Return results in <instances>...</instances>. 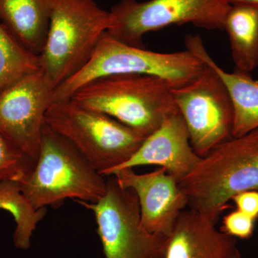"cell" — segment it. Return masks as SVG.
Wrapping results in <instances>:
<instances>
[{"instance_id": "12", "label": "cell", "mask_w": 258, "mask_h": 258, "mask_svg": "<svg viewBox=\"0 0 258 258\" xmlns=\"http://www.w3.org/2000/svg\"><path fill=\"white\" fill-rule=\"evenodd\" d=\"M201 159L191 147L187 127L178 110L145 139L130 159L107 176L125 168L158 165L166 169L179 182L194 170Z\"/></svg>"}, {"instance_id": "3", "label": "cell", "mask_w": 258, "mask_h": 258, "mask_svg": "<svg viewBox=\"0 0 258 258\" xmlns=\"http://www.w3.org/2000/svg\"><path fill=\"white\" fill-rule=\"evenodd\" d=\"M103 176L45 123L38 159L18 183L25 198L38 210L59 206L69 198L96 203L106 192Z\"/></svg>"}, {"instance_id": "7", "label": "cell", "mask_w": 258, "mask_h": 258, "mask_svg": "<svg viewBox=\"0 0 258 258\" xmlns=\"http://www.w3.org/2000/svg\"><path fill=\"white\" fill-rule=\"evenodd\" d=\"M230 6L227 0H120L109 11L107 32L128 45L144 47V35L172 25L223 30Z\"/></svg>"}, {"instance_id": "17", "label": "cell", "mask_w": 258, "mask_h": 258, "mask_svg": "<svg viewBox=\"0 0 258 258\" xmlns=\"http://www.w3.org/2000/svg\"><path fill=\"white\" fill-rule=\"evenodd\" d=\"M0 210L9 212L14 217L15 247L24 250L30 248L32 233L46 215V208L35 210L22 192L18 181L5 180L0 181Z\"/></svg>"}, {"instance_id": "5", "label": "cell", "mask_w": 258, "mask_h": 258, "mask_svg": "<svg viewBox=\"0 0 258 258\" xmlns=\"http://www.w3.org/2000/svg\"><path fill=\"white\" fill-rule=\"evenodd\" d=\"M109 11L95 0H52L40 66L54 90L84 67L107 32Z\"/></svg>"}, {"instance_id": "19", "label": "cell", "mask_w": 258, "mask_h": 258, "mask_svg": "<svg viewBox=\"0 0 258 258\" xmlns=\"http://www.w3.org/2000/svg\"><path fill=\"white\" fill-rule=\"evenodd\" d=\"M33 162L8 142L0 132V181H18L33 168Z\"/></svg>"}, {"instance_id": "13", "label": "cell", "mask_w": 258, "mask_h": 258, "mask_svg": "<svg viewBox=\"0 0 258 258\" xmlns=\"http://www.w3.org/2000/svg\"><path fill=\"white\" fill-rule=\"evenodd\" d=\"M164 258H242L235 237L193 210H183L166 240Z\"/></svg>"}, {"instance_id": "6", "label": "cell", "mask_w": 258, "mask_h": 258, "mask_svg": "<svg viewBox=\"0 0 258 258\" xmlns=\"http://www.w3.org/2000/svg\"><path fill=\"white\" fill-rule=\"evenodd\" d=\"M45 123L103 176L130 159L146 139L109 115L71 99L52 102Z\"/></svg>"}, {"instance_id": "21", "label": "cell", "mask_w": 258, "mask_h": 258, "mask_svg": "<svg viewBox=\"0 0 258 258\" xmlns=\"http://www.w3.org/2000/svg\"><path fill=\"white\" fill-rule=\"evenodd\" d=\"M237 210L243 212L254 220L258 218V191L248 190L237 194L232 198Z\"/></svg>"}, {"instance_id": "15", "label": "cell", "mask_w": 258, "mask_h": 258, "mask_svg": "<svg viewBox=\"0 0 258 258\" xmlns=\"http://www.w3.org/2000/svg\"><path fill=\"white\" fill-rule=\"evenodd\" d=\"M52 8V0H0V22L25 48L40 55Z\"/></svg>"}, {"instance_id": "16", "label": "cell", "mask_w": 258, "mask_h": 258, "mask_svg": "<svg viewBox=\"0 0 258 258\" xmlns=\"http://www.w3.org/2000/svg\"><path fill=\"white\" fill-rule=\"evenodd\" d=\"M236 71L249 73L258 66V7L230 5L223 21Z\"/></svg>"}, {"instance_id": "22", "label": "cell", "mask_w": 258, "mask_h": 258, "mask_svg": "<svg viewBox=\"0 0 258 258\" xmlns=\"http://www.w3.org/2000/svg\"><path fill=\"white\" fill-rule=\"evenodd\" d=\"M230 5L244 4L258 7V0H227Z\"/></svg>"}, {"instance_id": "1", "label": "cell", "mask_w": 258, "mask_h": 258, "mask_svg": "<svg viewBox=\"0 0 258 258\" xmlns=\"http://www.w3.org/2000/svg\"><path fill=\"white\" fill-rule=\"evenodd\" d=\"M178 185L190 210L216 225L235 195L258 189V128L217 145Z\"/></svg>"}, {"instance_id": "18", "label": "cell", "mask_w": 258, "mask_h": 258, "mask_svg": "<svg viewBox=\"0 0 258 258\" xmlns=\"http://www.w3.org/2000/svg\"><path fill=\"white\" fill-rule=\"evenodd\" d=\"M40 69V55L25 48L0 22V92Z\"/></svg>"}, {"instance_id": "9", "label": "cell", "mask_w": 258, "mask_h": 258, "mask_svg": "<svg viewBox=\"0 0 258 258\" xmlns=\"http://www.w3.org/2000/svg\"><path fill=\"white\" fill-rule=\"evenodd\" d=\"M203 61V60H202ZM202 74L191 83L172 88V96L189 132L190 144L200 157L232 139L234 109L225 83L203 61Z\"/></svg>"}, {"instance_id": "10", "label": "cell", "mask_w": 258, "mask_h": 258, "mask_svg": "<svg viewBox=\"0 0 258 258\" xmlns=\"http://www.w3.org/2000/svg\"><path fill=\"white\" fill-rule=\"evenodd\" d=\"M53 89L40 69L0 92V132L35 164Z\"/></svg>"}, {"instance_id": "8", "label": "cell", "mask_w": 258, "mask_h": 258, "mask_svg": "<svg viewBox=\"0 0 258 258\" xmlns=\"http://www.w3.org/2000/svg\"><path fill=\"white\" fill-rule=\"evenodd\" d=\"M111 176L98 202L76 201L94 214L105 258H164L167 237L144 228L137 194Z\"/></svg>"}, {"instance_id": "2", "label": "cell", "mask_w": 258, "mask_h": 258, "mask_svg": "<svg viewBox=\"0 0 258 258\" xmlns=\"http://www.w3.org/2000/svg\"><path fill=\"white\" fill-rule=\"evenodd\" d=\"M172 88L156 76L114 75L87 83L69 99L109 115L147 138L178 111Z\"/></svg>"}, {"instance_id": "20", "label": "cell", "mask_w": 258, "mask_h": 258, "mask_svg": "<svg viewBox=\"0 0 258 258\" xmlns=\"http://www.w3.org/2000/svg\"><path fill=\"white\" fill-rule=\"evenodd\" d=\"M254 222L253 218L237 210L224 217L221 231L231 237L248 239L253 235Z\"/></svg>"}, {"instance_id": "4", "label": "cell", "mask_w": 258, "mask_h": 258, "mask_svg": "<svg viewBox=\"0 0 258 258\" xmlns=\"http://www.w3.org/2000/svg\"><path fill=\"white\" fill-rule=\"evenodd\" d=\"M204 68L203 61L188 50L154 52L119 41L106 32L84 67L54 90L52 102L69 99L87 83L114 75L156 76L172 88L181 87L196 79Z\"/></svg>"}, {"instance_id": "11", "label": "cell", "mask_w": 258, "mask_h": 258, "mask_svg": "<svg viewBox=\"0 0 258 258\" xmlns=\"http://www.w3.org/2000/svg\"><path fill=\"white\" fill-rule=\"evenodd\" d=\"M111 175L121 187L137 194L144 228L153 235L169 237L180 214L188 206L187 198L175 178L163 167L143 174L125 168Z\"/></svg>"}, {"instance_id": "14", "label": "cell", "mask_w": 258, "mask_h": 258, "mask_svg": "<svg viewBox=\"0 0 258 258\" xmlns=\"http://www.w3.org/2000/svg\"><path fill=\"white\" fill-rule=\"evenodd\" d=\"M185 44L186 50L210 64L225 83L233 105L232 137H241L257 128L258 81L252 79L249 74L236 70L235 72L228 73L222 69L212 60L198 35H187Z\"/></svg>"}]
</instances>
